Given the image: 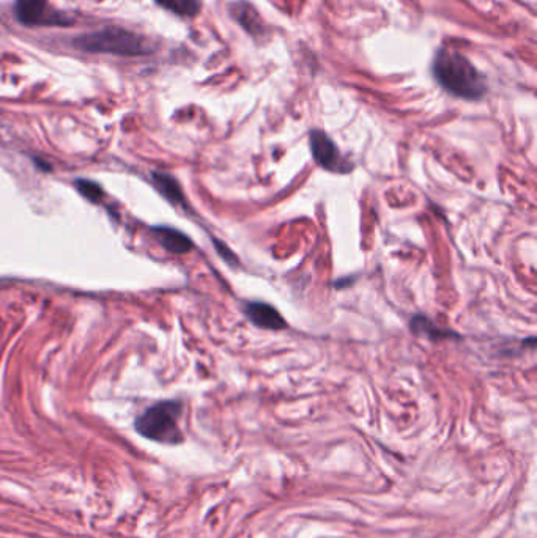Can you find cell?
I'll use <instances>...</instances> for the list:
<instances>
[{
  "label": "cell",
  "instance_id": "10",
  "mask_svg": "<svg viewBox=\"0 0 537 538\" xmlns=\"http://www.w3.org/2000/svg\"><path fill=\"white\" fill-rule=\"evenodd\" d=\"M232 10L233 18H237L238 23L242 24L246 30H249L251 33H257V28L260 27V19L259 14L251 5H247L246 2H238L232 6Z\"/></svg>",
  "mask_w": 537,
  "mask_h": 538
},
{
  "label": "cell",
  "instance_id": "3",
  "mask_svg": "<svg viewBox=\"0 0 537 538\" xmlns=\"http://www.w3.org/2000/svg\"><path fill=\"white\" fill-rule=\"evenodd\" d=\"M181 411L183 406L180 401H159L148 408L144 414H140L134 427L140 436L150 439V441L169 445L180 444L183 441V433L179 425Z\"/></svg>",
  "mask_w": 537,
  "mask_h": 538
},
{
  "label": "cell",
  "instance_id": "2",
  "mask_svg": "<svg viewBox=\"0 0 537 538\" xmlns=\"http://www.w3.org/2000/svg\"><path fill=\"white\" fill-rule=\"evenodd\" d=\"M73 46L84 52L111 54L117 57H144L153 52L150 42L142 35L117 25H108L100 30L84 33L73 40Z\"/></svg>",
  "mask_w": 537,
  "mask_h": 538
},
{
  "label": "cell",
  "instance_id": "9",
  "mask_svg": "<svg viewBox=\"0 0 537 538\" xmlns=\"http://www.w3.org/2000/svg\"><path fill=\"white\" fill-rule=\"evenodd\" d=\"M154 2L181 18H194L202 8L200 0H154Z\"/></svg>",
  "mask_w": 537,
  "mask_h": 538
},
{
  "label": "cell",
  "instance_id": "1",
  "mask_svg": "<svg viewBox=\"0 0 537 538\" xmlns=\"http://www.w3.org/2000/svg\"><path fill=\"white\" fill-rule=\"evenodd\" d=\"M432 71L436 82L451 95L470 101L485 95L484 77L462 54L441 49L435 55Z\"/></svg>",
  "mask_w": 537,
  "mask_h": 538
},
{
  "label": "cell",
  "instance_id": "8",
  "mask_svg": "<svg viewBox=\"0 0 537 538\" xmlns=\"http://www.w3.org/2000/svg\"><path fill=\"white\" fill-rule=\"evenodd\" d=\"M152 178H153L154 188L158 189V193L162 197L167 198V200L174 205L185 207V197H183V190L180 188L179 181L172 178L171 175L161 173V172H153Z\"/></svg>",
  "mask_w": 537,
  "mask_h": 538
},
{
  "label": "cell",
  "instance_id": "5",
  "mask_svg": "<svg viewBox=\"0 0 537 538\" xmlns=\"http://www.w3.org/2000/svg\"><path fill=\"white\" fill-rule=\"evenodd\" d=\"M309 140H310V151H312L314 159L320 167L336 173L350 172L351 166L342 158V154L341 151H339V148L333 142V139L327 136L323 131H319V130L310 131Z\"/></svg>",
  "mask_w": 537,
  "mask_h": 538
},
{
  "label": "cell",
  "instance_id": "4",
  "mask_svg": "<svg viewBox=\"0 0 537 538\" xmlns=\"http://www.w3.org/2000/svg\"><path fill=\"white\" fill-rule=\"evenodd\" d=\"M15 16L18 23L27 27H63L73 24V18L55 10L49 0H16Z\"/></svg>",
  "mask_w": 537,
  "mask_h": 538
},
{
  "label": "cell",
  "instance_id": "7",
  "mask_svg": "<svg viewBox=\"0 0 537 538\" xmlns=\"http://www.w3.org/2000/svg\"><path fill=\"white\" fill-rule=\"evenodd\" d=\"M154 235H157L162 247L171 253L181 255L188 253L193 249V241H191L185 233L171 229V227H157V229H154Z\"/></svg>",
  "mask_w": 537,
  "mask_h": 538
},
{
  "label": "cell",
  "instance_id": "11",
  "mask_svg": "<svg viewBox=\"0 0 537 538\" xmlns=\"http://www.w3.org/2000/svg\"><path fill=\"white\" fill-rule=\"evenodd\" d=\"M412 326H413V331L416 332V334H421V336H426L429 338H441V337H448V332H443L436 328L435 324H432L429 321V318H424V316H414L412 320Z\"/></svg>",
  "mask_w": 537,
  "mask_h": 538
},
{
  "label": "cell",
  "instance_id": "12",
  "mask_svg": "<svg viewBox=\"0 0 537 538\" xmlns=\"http://www.w3.org/2000/svg\"><path fill=\"white\" fill-rule=\"evenodd\" d=\"M76 188L79 189V193L87 198L90 202H100L103 197V189L100 184L87 180H77Z\"/></svg>",
  "mask_w": 537,
  "mask_h": 538
},
{
  "label": "cell",
  "instance_id": "6",
  "mask_svg": "<svg viewBox=\"0 0 537 538\" xmlns=\"http://www.w3.org/2000/svg\"><path fill=\"white\" fill-rule=\"evenodd\" d=\"M244 314L252 324H256L260 329L268 331H282L287 328V323L279 311L266 302L252 301L244 306Z\"/></svg>",
  "mask_w": 537,
  "mask_h": 538
}]
</instances>
